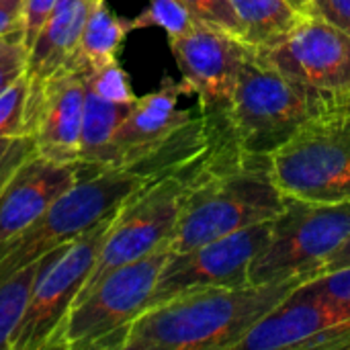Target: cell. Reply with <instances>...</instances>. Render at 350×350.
Segmentation results:
<instances>
[{
  "label": "cell",
  "mask_w": 350,
  "mask_h": 350,
  "mask_svg": "<svg viewBox=\"0 0 350 350\" xmlns=\"http://www.w3.org/2000/svg\"><path fill=\"white\" fill-rule=\"evenodd\" d=\"M197 23L199 21L183 0H150L137 16L129 18V29L139 31L148 27H160L168 39H176L189 33Z\"/></svg>",
  "instance_id": "cell-21"
},
{
  "label": "cell",
  "mask_w": 350,
  "mask_h": 350,
  "mask_svg": "<svg viewBox=\"0 0 350 350\" xmlns=\"http://www.w3.org/2000/svg\"><path fill=\"white\" fill-rule=\"evenodd\" d=\"M82 178L78 164H57L18 135L0 164V244L41 217L53 201Z\"/></svg>",
  "instance_id": "cell-14"
},
{
  "label": "cell",
  "mask_w": 350,
  "mask_h": 350,
  "mask_svg": "<svg viewBox=\"0 0 350 350\" xmlns=\"http://www.w3.org/2000/svg\"><path fill=\"white\" fill-rule=\"evenodd\" d=\"M299 12H304L306 16H310V12H312V0H289Z\"/></svg>",
  "instance_id": "cell-32"
},
{
  "label": "cell",
  "mask_w": 350,
  "mask_h": 350,
  "mask_svg": "<svg viewBox=\"0 0 350 350\" xmlns=\"http://www.w3.org/2000/svg\"><path fill=\"white\" fill-rule=\"evenodd\" d=\"M129 33V18L117 16L107 6V0H103L90 12L76 53L82 59H86L92 68L119 59V51Z\"/></svg>",
  "instance_id": "cell-19"
},
{
  "label": "cell",
  "mask_w": 350,
  "mask_h": 350,
  "mask_svg": "<svg viewBox=\"0 0 350 350\" xmlns=\"http://www.w3.org/2000/svg\"><path fill=\"white\" fill-rule=\"evenodd\" d=\"M117 211L76 240L57 246L49 254L35 281L25 314L10 336L8 350L47 349L49 340L57 332L62 320L90 277Z\"/></svg>",
  "instance_id": "cell-9"
},
{
  "label": "cell",
  "mask_w": 350,
  "mask_h": 350,
  "mask_svg": "<svg viewBox=\"0 0 350 350\" xmlns=\"http://www.w3.org/2000/svg\"><path fill=\"white\" fill-rule=\"evenodd\" d=\"M168 246L105 275L76 297L47 349L121 350L131 322L150 306L156 281L170 258Z\"/></svg>",
  "instance_id": "cell-5"
},
{
  "label": "cell",
  "mask_w": 350,
  "mask_h": 350,
  "mask_svg": "<svg viewBox=\"0 0 350 350\" xmlns=\"http://www.w3.org/2000/svg\"><path fill=\"white\" fill-rule=\"evenodd\" d=\"M51 252H47L43 258L31 262L29 267L21 269L18 273H14L12 277H8L6 281L0 283V350H8L10 336L25 314V308L33 293L35 281Z\"/></svg>",
  "instance_id": "cell-20"
},
{
  "label": "cell",
  "mask_w": 350,
  "mask_h": 350,
  "mask_svg": "<svg viewBox=\"0 0 350 350\" xmlns=\"http://www.w3.org/2000/svg\"><path fill=\"white\" fill-rule=\"evenodd\" d=\"M25 0H0V37L23 29Z\"/></svg>",
  "instance_id": "cell-29"
},
{
  "label": "cell",
  "mask_w": 350,
  "mask_h": 350,
  "mask_svg": "<svg viewBox=\"0 0 350 350\" xmlns=\"http://www.w3.org/2000/svg\"><path fill=\"white\" fill-rule=\"evenodd\" d=\"M164 174L129 166L82 176L29 228L0 244V283L53 248L76 240Z\"/></svg>",
  "instance_id": "cell-3"
},
{
  "label": "cell",
  "mask_w": 350,
  "mask_h": 350,
  "mask_svg": "<svg viewBox=\"0 0 350 350\" xmlns=\"http://www.w3.org/2000/svg\"><path fill=\"white\" fill-rule=\"evenodd\" d=\"M285 207L287 197L275 180L271 156L246 154L234 142L213 144L185 199L168 250L172 254L193 250L271 221Z\"/></svg>",
  "instance_id": "cell-2"
},
{
  "label": "cell",
  "mask_w": 350,
  "mask_h": 350,
  "mask_svg": "<svg viewBox=\"0 0 350 350\" xmlns=\"http://www.w3.org/2000/svg\"><path fill=\"white\" fill-rule=\"evenodd\" d=\"M342 267H350V240L324 265L322 273H328V271H336V269H342ZM320 273V275H322Z\"/></svg>",
  "instance_id": "cell-30"
},
{
  "label": "cell",
  "mask_w": 350,
  "mask_h": 350,
  "mask_svg": "<svg viewBox=\"0 0 350 350\" xmlns=\"http://www.w3.org/2000/svg\"><path fill=\"white\" fill-rule=\"evenodd\" d=\"M29 49L25 45L23 29L0 37V92L6 90L27 70Z\"/></svg>",
  "instance_id": "cell-24"
},
{
  "label": "cell",
  "mask_w": 350,
  "mask_h": 350,
  "mask_svg": "<svg viewBox=\"0 0 350 350\" xmlns=\"http://www.w3.org/2000/svg\"><path fill=\"white\" fill-rule=\"evenodd\" d=\"M86 88L111 103H133L137 98L131 90L127 72L121 68L119 59L90 68L86 78Z\"/></svg>",
  "instance_id": "cell-22"
},
{
  "label": "cell",
  "mask_w": 350,
  "mask_h": 350,
  "mask_svg": "<svg viewBox=\"0 0 350 350\" xmlns=\"http://www.w3.org/2000/svg\"><path fill=\"white\" fill-rule=\"evenodd\" d=\"M205 154L156 178L119 207L96 265L78 297L92 289L111 271L139 260L162 246H168Z\"/></svg>",
  "instance_id": "cell-7"
},
{
  "label": "cell",
  "mask_w": 350,
  "mask_h": 350,
  "mask_svg": "<svg viewBox=\"0 0 350 350\" xmlns=\"http://www.w3.org/2000/svg\"><path fill=\"white\" fill-rule=\"evenodd\" d=\"M350 240L349 205H314L287 197L273 221V234L248 271L250 285L320 275L324 265Z\"/></svg>",
  "instance_id": "cell-8"
},
{
  "label": "cell",
  "mask_w": 350,
  "mask_h": 350,
  "mask_svg": "<svg viewBox=\"0 0 350 350\" xmlns=\"http://www.w3.org/2000/svg\"><path fill=\"white\" fill-rule=\"evenodd\" d=\"M273 221H262L193 250L170 254L156 281L150 306L197 289L248 285L250 265L271 238Z\"/></svg>",
  "instance_id": "cell-13"
},
{
  "label": "cell",
  "mask_w": 350,
  "mask_h": 350,
  "mask_svg": "<svg viewBox=\"0 0 350 350\" xmlns=\"http://www.w3.org/2000/svg\"><path fill=\"white\" fill-rule=\"evenodd\" d=\"M168 43L183 82L199 96V113L205 119L211 142H234L230 111L248 45L205 23H197L189 33L168 39Z\"/></svg>",
  "instance_id": "cell-10"
},
{
  "label": "cell",
  "mask_w": 350,
  "mask_h": 350,
  "mask_svg": "<svg viewBox=\"0 0 350 350\" xmlns=\"http://www.w3.org/2000/svg\"><path fill=\"white\" fill-rule=\"evenodd\" d=\"M55 4H57V0H25V6H23V33H25L27 49H31L33 41L37 39L41 27L49 18Z\"/></svg>",
  "instance_id": "cell-27"
},
{
  "label": "cell",
  "mask_w": 350,
  "mask_h": 350,
  "mask_svg": "<svg viewBox=\"0 0 350 350\" xmlns=\"http://www.w3.org/2000/svg\"><path fill=\"white\" fill-rule=\"evenodd\" d=\"M332 109L248 47L234 90L230 133L242 152L273 156L310 119Z\"/></svg>",
  "instance_id": "cell-4"
},
{
  "label": "cell",
  "mask_w": 350,
  "mask_h": 350,
  "mask_svg": "<svg viewBox=\"0 0 350 350\" xmlns=\"http://www.w3.org/2000/svg\"><path fill=\"white\" fill-rule=\"evenodd\" d=\"M14 139H16V137H2V139H0V164H2V160L6 158V154L10 152Z\"/></svg>",
  "instance_id": "cell-31"
},
{
  "label": "cell",
  "mask_w": 350,
  "mask_h": 350,
  "mask_svg": "<svg viewBox=\"0 0 350 350\" xmlns=\"http://www.w3.org/2000/svg\"><path fill=\"white\" fill-rule=\"evenodd\" d=\"M133 103H111L86 88L78 156V168L82 176L105 170L111 142Z\"/></svg>",
  "instance_id": "cell-17"
},
{
  "label": "cell",
  "mask_w": 350,
  "mask_h": 350,
  "mask_svg": "<svg viewBox=\"0 0 350 350\" xmlns=\"http://www.w3.org/2000/svg\"><path fill=\"white\" fill-rule=\"evenodd\" d=\"M312 283L320 293H324L332 301H336V304L350 310V267H342L336 271L316 275L312 279Z\"/></svg>",
  "instance_id": "cell-26"
},
{
  "label": "cell",
  "mask_w": 350,
  "mask_h": 350,
  "mask_svg": "<svg viewBox=\"0 0 350 350\" xmlns=\"http://www.w3.org/2000/svg\"><path fill=\"white\" fill-rule=\"evenodd\" d=\"M199 23L226 31L240 39V21L232 0H183Z\"/></svg>",
  "instance_id": "cell-25"
},
{
  "label": "cell",
  "mask_w": 350,
  "mask_h": 350,
  "mask_svg": "<svg viewBox=\"0 0 350 350\" xmlns=\"http://www.w3.org/2000/svg\"><path fill=\"white\" fill-rule=\"evenodd\" d=\"M29 98V76H18L0 92V139L25 133V109Z\"/></svg>",
  "instance_id": "cell-23"
},
{
  "label": "cell",
  "mask_w": 350,
  "mask_h": 350,
  "mask_svg": "<svg viewBox=\"0 0 350 350\" xmlns=\"http://www.w3.org/2000/svg\"><path fill=\"white\" fill-rule=\"evenodd\" d=\"M347 320L350 310L320 293L310 279L258 320L238 350H304L312 338Z\"/></svg>",
  "instance_id": "cell-15"
},
{
  "label": "cell",
  "mask_w": 350,
  "mask_h": 350,
  "mask_svg": "<svg viewBox=\"0 0 350 350\" xmlns=\"http://www.w3.org/2000/svg\"><path fill=\"white\" fill-rule=\"evenodd\" d=\"M299 275L269 285L207 287L146 308L129 326L121 350H238L250 328L297 285Z\"/></svg>",
  "instance_id": "cell-1"
},
{
  "label": "cell",
  "mask_w": 350,
  "mask_h": 350,
  "mask_svg": "<svg viewBox=\"0 0 350 350\" xmlns=\"http://www.w3.org/2000/svg\"><path fill=\"white\" fill-rule=\"evenodd\" d=\"M240 21V41L267 49L285 39L304 18L289 0H232Z\"/></svg>",
  "instance_id": "cell-18"
},
{
  "label": "cell",
  "mask_w": 350,
  "mask_h": 350,
  "mask_svg": "<svg viewBox=\"0 0 350 350\" xmlns=\"http://www.w3.org/2000/svg\"><path fill=\"white\" fill-rule=\"evenodd\" d=\"M285 197L314 205L350 203V107L310 119L271 156Z\"/></svg>",
  "instance_id": "cell-6"
},
{
  "label": "cell",
  "mask_w": 350,
  "mask_h": 350,
  "mask_svg": "<svg viewBox=\"0 0 350 350\" xmlns=\"http://www.w3.org/2000/svg\"><path fill=\"white\" fill-rule=\"evenodd\" d=\"M258 51L330 107H350V33L318 16H306L285 39Z\"/></svg>",
  "instance_id": "cell-11"
},
{
  "label": "cell",
  "mask_w": 350,
  "mask_h": 350,
  "mask_svg": "<svg viewBox=\"0 0 350 350\" xmlns=\"http://www.w3.org/2000/svg\"><path fill=\"white\" fill-rule=\"evenodd\" d=\"M100 2L103 0H57L29 49L25 70L29 88L45 82L76 55L84 25Z\"/></svg>",
  "instance_id": "cell-16"
},
{
  "label": "cell",
  "mask_w": 350,
  "mask_h": 350,
  "mask_svg": "<svg viewBox=\"0 0 350 350\" xmlns=\"http://www.w3.org/2000/svg\"><path fill=\"white\" fill-rule=\"evenodd\" d=\"M310 16H318L350 33V0H312Z\"/></svg>",
  "instance_id": "cell-28"
},
{
  "label": "cell",
  "mask_w": 350,
  "mask_h": 350,
  "mask_svg": "<svg viewBox=\"0 0 350 350\" xmlns=\"http://www.w3.org/2000/svg\"><path fill=\"white\" fill-rule=\"evenodd\" d=\"M90 64L78 53L53 76L29 88L25 133L35 152L57 164H78Z\"/></svg>",
  "instance_id": "cell-12"
}]
</instances>
